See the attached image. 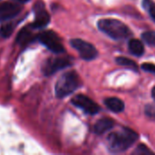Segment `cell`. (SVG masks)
<instances>
[{
	"mask_svg": "<svg viewBox=\"0 0 155 155\" xmlns=\"http://www.w3.org/2000/svg\"><path fill=\"white\" fill-rule=\"evenodd\" d=\"M138 134L130 128L123 127L120 131L110 134L106 138V146L109 152L119 153L129 149L137 140Z\"/></svg>",
	"mask_w": 155,
	"mask_h": 155,
	"instance_id": "cell-1",
	"label": "cell"
},
{
	"mask_svg": "<svg viewBox=\"0 0 155 155\" xmlns=\"http://www.w3.org/2000/svg\"><path fill=\"white\" fill-rule=\"evenodd\" d=\"M98 28L114 40H123L132 35L130 28L122 21L117 19H100L97 22Z\"/></svg>",
	"mask_w": 155,
	"mask_h": 155,
	"instance_id": "cell-2",
	"label": "cell"
},
{
	"mask_svg": "<svg viewBox=\"0 0 155 155\" xmlns=\"http://www.w3.org/2000/svg\"><path fill=\"white\" fill-rule=\"evenodd\" d=\"M81 86V80L74 71H70L63 75L57 80L54 91L57 98H64L71 94H73L77 88Z\"/></svg>",
	"mask_w": 155,
	"mask_h": 155,
	"instance_id": "cell-3",
	"label": "cell"
},
{
	"mask_svg": "<svg viewBox=\"0 0 155 155\" xmlns=\"http://www.w3.org/2000/svg\"><path fill=\"white\" fill-rule=\"evenodd\" d=\"M37 39L41 44H43L47 49L54 54H63L65 49L61 42L60 37L52 30H46L41 32L37 35Z\"/></svg>",
	"mask_w": 155,
	"mask_h": 155,
	"instance_id": "cell-4",
	"label": "cell"
},
{
	"mask_svg": "<svg viewBox=\"0 0 155 155\" xmlns=\"http://www.w3.org/2000/svg\"><path fill=\"white\" fill-rule=\"evenodd\" d=\"M70 44L75 50H77L81 58L85 61L94 60L98 55V51L91 43H88L79 38H74L70 41Z\"/></svg>",
	"mask_w": 155,
	"mask_h": 155,
	"instance_id": "cell-5",
	"label": "cell"
},
{
	"mask_svg": "<svg viewBox=\"0 0 155 155\" xmlns=\"http://www.w3.org/2000/svg\"><path fill=\"white\" fill-rule=\"evenodd\" d=\"M71 103L74 106L83 110L85 114L90 115H94L98 114L101 110L100 106L95 102H94L91 98H89L84 94L75 95L74 97L72 98Z\"/></svg>",
	"mask_w": 155,
	"mask_h": 155,
	"instance_id": "cell-6",
	"label": "cell"
},
{
	"mask_svg": "<svg viewBox=\"0 0 155 155\" xmlns=\"http://www.w3.org/2000/svg\"><path fill=\"white\" fill-rule=\"evenodd\" d=\"M71 61L69 57H54L48 59L43 67V72L46 76L52 75L57 71L72 65Z\"/></svg>",
	"mask_w": 155,
	"mask_h": 155,
	"instance_id": "cell-7",
	"label": "cell"
},
{
	"mask_svg": "<svg viewBox=\"0 0 155 155\" xmlns=\"http://www.w3.org/2000/svg\"><path fill=\"white\" fill-rule=\"evenodd\" d=\"M34 8L35 12V18L30 26L34 29H41L45 27L50 22V16L45 8L44 4L38 2L37 4H35Z\"/></svg>",
	"mask_w": 155,
	"mask_h": 155,
	"instance_id": "cell-8",
	"label": "cell"
},
{
	"mask_svg": "<svg viewBox=\"0 0 155 155\" xmlns=\"http://www.w3.org/2000/svg\"><path fill=\"white\" fill-rule=\"evenodd\" d=\"M21 12L20 5L16 3L5 2L0 4V22H5L15 16Z\"/></svg>",
	"mask_w": 155,
	"mask_h": 155,
	"instance_id": "cell-9",
	"label": "cell"
},
{
	"mask_svg": "<svg viewBox=\"0 0 155 155\" xmlns=\"http://www.w3.org/2000/svg\"><path fill=\"white\" fill-rule=\"evenodd\" d=\"M114 126V121L110 118H102L99 121H97L94 126V134L101 135L109 130H111Z\"/></svg>",
	"mask_w": 155,
	"mask_h": 155,
	"instance_id": "cell-10",
	"label": "cell"
},
{
	"mask_svg": "<svg viewBox=\"0 0 155 155\" xmlns=\"http://www.w3.org/2000/svg\"><path fill=\"white\" fill-rule=\"evenodd\" d=\"M104 104L106 107L114 113H121L124 110V103L116 97H109L104 99Z\"/></svg>",
	"mask_w": 155,
	"mask_h": 155,
	"instance_id": "cell-11",
	"label": "cell"
},
{
	"mask_svg": "<svg viewBox=\"0 0 155 155\" xmlns=\"http://www.w3.org/2000/svg\"><path fill=\"white\" fill-rule=\"evenodd\" d=\"M34 38L35 37H34L32 32L28 28L25 27L18 33V35L16 36V43L19 44L20 45L24 46V45H26L27 44L32 43L34 41Z\"/></svg>",
	"mask_w": 155,
	"mask_h": 155,
	"instance_id": "cell-12",
	"label": "cell"
},
{
	"mask_svg": "<svg viewBox=\"0 0 155 155\" xmlns=\"http://www.w3.org/2000/svg\"><path fill=\"white\" fill-rule=\"evenodd\" d=\"M128 48L130 53L136 56H142L144 53L143 44L138 39H131L128 43Z\"/></svg>",
	"mask_w": 155,
	"mask_h": 155,
	"instance_id": "cell-13",
	"label": "cell"
},
{
	"mask_svg": "<svg viewBox=\"0 0 155 155\" xmlns=\"http://www.w3.org/2000/svg\"><path fill=\"white\" fill-rule=\"evenodd\" d=\"M116 63L119 64V65H122V66H125V67H128L134 71H138V65L137 64L129 59V58H126V57H124V56H119V57H116L115 59Z\"/></svg>",
	"mask_w": 155,
	"mask_h": 155,
	"instance_id": "cell-14",
	"label": "cell"
},
{
	"mask_svg": "<svg viewBox=\"0 0 155 155\" xmlns=\"http://www.w3.org/2000/svg\"><path fill=\"white\" fill-rule=\"evenodd\" d=\"M15 29V25L13 23L8 22V23H5L0 26V35L4 38H8L13 31Z\"/></svg>",
	"mask_w": 155,
	"mask_h": 155,
	"instance_id": "cell-15",
	"label": "cell"
},
{
	"mask_svg": "<svg viewBox=\"0 0 155 155\" xmlns=\"http://www.w3.org/2000/svg\"><path fill=\"white\" fill-rule=\"evenodd\" d=\"M143 7L147 10V12L150 14L151 17L155 22V3L153 0H143Z\"/></svg>",
	"mask_w": 155,
	"mask_h": 155,
	"instance_id": "cell-16",
	"label": "cell"
},
{
	"mask_svg": "<svg viewBox=\"0 0 155 155\" xmlns=\"http://www.w3.org/2000/svg\"><path fill=\"white\" fill-rule=\"evenodd\" d=\"M142 38L143 40L150 45H155V32L154 31H147L144 32L142 35Z\"/></svg>",
	"mask_w": 155,
	"mask_h": 155,
	"instance_id": "cell-17",
	"label": "cell"
},
{
	"mask_svg": "<svg viewBox=\"0 0 155 155\" xmlns=\"http://www.w3.org/2000/svg\"><path fill=\"white\" fill-rule=\"evenodd\" d=\"M134 154L138 155H148V154H153V152H152L147 146H145L144 144H140L136 147L135 151L134 152Z\"/></svg>",
	"mask_w": 155,
	"mask_h": 155,
	"instance_id": "cell-18",
	"label": "cell"
},
{
	"mask_svg": "<svg viewBox=\"0 0 155 155\" xmlns=\"http://www.w3.org/2000/svg\"><path fill=\"white\" fill-rule=\"evenodd\" d=\"M141 68L143 70H144L145 72H149L151 74H155V64H153L144 63V64H142Z\"/></svg>",
	"mask_w": 155,
	"mask_h": 155,
	"instance_id": "cell-19",
	"label": "cell"
},
{
	"mask_svg": "<svg viewBox=\"0 0 155 155\" xmlns=\"http://www.w3.org/2000/svg\"><path fill=\"white\" fill-rule=\"evenodd\" d=\"M145 114L148 117L155 120V108H153L152 105H147L145 107Z\"/></svg>",
	"mask_w": 155,
	"mask_h": 155,
	"instance_id": "cell-20",
	"label": "cell"
},
{
	"mask_svg": "<svg viewBox=\"0 0 155 155\" xmlns=\"http://www.w3.org/2000/svg\"><path fill=\"white\" fill-rule=\"evenodd\" d=\"M15 1L17 2V3H19V4H24V3H25L27 1H30V0H15Z\"/></svg>",
	"mask_w": 155,
	"mask_h": 155,
	"instance_id": "cell-21",
	"label": "cell"
},
{
	"mask_svg": "<svg viewBox=\"0 0 155 155\" xmlns=\"http://www.w3.org/2000/svg\"><path fill=\"white\" fill-rule=\"evenodd\" d=\"M152 96H153V98L154 99L155 101V87H153V90H152Z\"/></svg>",
	"mask_w": 155,
	"mask_h": 155,
	"instance_id": "cell-22",
	"label": "cell"
}]
</instances>
